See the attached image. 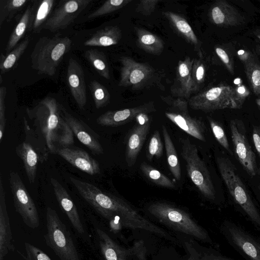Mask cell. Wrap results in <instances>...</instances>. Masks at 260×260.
Here are the masks:
<instances>
[{
    "label": "cell",
    "instance_id": "6da1fadb",
    "mask_svg": "<svg viewBox=\"0 0 260 260\" xmlns=\"http://www.w3.org/2000/svg\"><path fill=\"white\" fill-rule=\"evenodd\" d=\"M62 107L53 98L46 96L26 112L34 128L49 153L56 154L57 150L74 143V134L64 118Z\"/></svg>",
    "mask_w": 260,
    "mask_h": 260
},
{
    "label": "cell",
    "instance_id": "7a4b0ae2",
    "mask_svg": "<svg viewBox=\"0 0 260 260\" xmlns=\"http://www.w3.org/2000/svg\"><path fill=\"white\" fill-rule=\"evenodd\" d=\"M217 165L220 175L235 203L243 216L260 232V212L231 160L218 157Z\"/></svg>",
    "mask_w": 260,
    "mask_h": 260
},
{
    "label": "cell",
    "instance_id": "3957f363",
    "mask_svg": "<svg viewBox=\"0 0 260 260\" xmlns=\"http://www.w3.org/2000/svg\"><path fill=\"white\" fill-rule=\"evenodd\" d=\"M71 44L69 38L62 37L60 34L51 38H40L30 54L31 68L39 74L53 76Z\"/></svg>",
    "mask_w": 260,
    "mask_h": 260
},
{
    "label": "cell",
    "instance_id": "277c9868",
    "mask_svg": "<svg viewBox=\"0 0 260 260\" xmlns=\"http://www.w3.org/2000/svg\"><path fill=\"white\" fill-rule=\"evenodd\" d=\"M148 210L160 222L176 231L203 241H211L207 232L184 210L164 202L151 204Z\"/></svg>",
    "mask_w": 260,
    "mask_h": 260
},
{
    "label": "cell",
    "instance_id": "5b68a950",
    "mask_svg": "<svg viewBox=\"0 0 260 260\" xmlns=\"http://www.w3.org/2000/svg\"><path fill=\"white\" fill-rule=\"evenodd\" d=\"M46 228L45 243L60 260H81L70 232L50 207L46 209Z\"/></svg>",
    "mask_w": 260,
    "mask_h": 260
},
{
    "label": "cell",
    "instance_id": "8992f818",
    "mask_svg": "<svg viewBox=\"0 0 260 260\" xmlns=\"http://www.w3.org/2000/svg\"><path fill=\"white\" fill-rule=\"evenodd\" d=\"M180 142L181 155L186 162L189 178L205 197L215 200L216 193L210 173L199 155L197 147L188 138H182Z\"/></svg>",
    "mask_w": 260,
    "mask_h": 260
},
{
    "label": "cell",
    "instance_id": "52a82bcc",
    "mask_svg": "<svg viewBox=\"0 0 260 260\" xmlns=\"http://www.w3.org/2000/svg\"><path fill=\"white\" fill-rule=\"evenodd\" d=\"M189 107L194 110L211 112L224 109H236L232 86L220 83L190 98Z\"/></svg>",
    "mask_w": 260,
    "mask_h": 260
},
{
    "label": "cell",
    "instance_id": "ba28073f",
    "mask_svg": "<svg viewBox=\"0 0 260 260\" xmlns=\"http://www.w3.org/2000/svg\"><path fill=\"white\" fill-rule=\"evenodd\" d=\"M220 231L228 243L246 260H260V238L241 225L225 220Z\"/></svg>",
    "mask_w": 260,
    "mask_h": 260
},
{
    "label": "cell",
    "instance_id": "9c48e42d",
    "mask_svg": "<svg viewBox=\"0 0 260 260\" xmlns=\"http://www.w3.org/2000/svg\"><path fill=\"white\" fill-rule=\"evenodd\" d=\"M164 101L170 107L165 111V116L174 124L190 136L205 142L206 127L200 119L191 117L188 110V103L183 99L164 97Z\"/></svg>",
    "mask_w": 260,
    "mask_h": 260
},
{
    "label": "cell",
    "instance_id": "30bf717a",
    "mask_svg": "<svg viewBox=\"0 0 260 260\" xmlns=\"http://www.w3.org/2000/svg\"><path fill=\"white\" fill-rule=\"evenodd\" d=\"M9 184L15 211L28 227L38 228L40 221L37 207L17 172L10 171Z\"/></svg>",
    "mask_w": 260,
    "mask_h": 260
},
{
    "label": "cell",
    "instance_id": "8fae6325",
    "mask_svg": "<svg viewBox=\"0 0 260 260\" xmlns=\"http://www.w3.org/2000/svg\"><path fill=\"white\" fill-rule=\"evenodd\" d=\"M230 128L236 157L245 171L251 176L257 173L256 156L247 138L243 122L238 119L230 122Z\"/></svg>",
    "mask_w": 260,
    "mask_h": 260
},
{
    "label": "cell",
    "instance_id": "7c38bea8",
    "mask_svg": "<svg viewBox=\"0 0 260 260\" xmlns=\"http://www.w3.org/2000/svg\"><path fill=\"white\" fill-rule=\"evenodd\" d=\"M92 0H61L45 22L43 29L51 32L66 28Z\"/></svg>",
    "mask_w": 260,
    "mask_h": 260
},
{
    "label": "cell",
    "instance_id": "4fadbf2b",
    "mask_svg": "<svg viewBox=\"0 0 260 260\" xmlns=\"http://www.w3.org/2000/svg\"><path fill=\"white\" fill-rule=\"evenodd\" d=\"M118 86L140 88L153 77L154 70L145 63L137 62L128 56H122Z\"/></svg>",
    "mask_w": 260,
    "mask_h": 260
},
{
    "label": "cell",
    "instance_id": "5bb4252c",
    "mask_svg": "<svg viewBox=\"0 0 260 260\" xmlns=\"http://www.w3.org/2000/svg\"><path fill=\"white\" fill-rule=\"evenodd\" d=\"M137 124L130 132L126 145L125 159L129 167L133 166L150 128V120L147 113L139 115Z\"/></svg>",
    "mask_w": 260,
    "mask_h": 260
},
{
    "label": "cell",
    "instance_id": "9a60e30c",
    "mask_svg": "<svg viewBox=\"0 0 260 260\" xmlns=\"http://www.w3.org/2000/svg\"><path fill=\"white\" fill-rule=\"evenodd\" d=\"M154 103L150 102L143 105L114 111H108L101 115L96 120V123L105 126H118L125 124L143 113L155 112Z\"/></svg>",
    "mask_w": 260,
    "mask_h": 260
},
{
    "label": "cell",
    "instance_id": "2e32d148",
    "mask_svg": "<svg viewBox=\"0 0 260 260\" xmlns=\"http://www.w3.org/2000/svg\"><path fill=\"white\" fill-rule=\"evenodd\" d=\"M208 16L212 23L222 27L235 26L245 21L237 8L224 0L215 2L209 8Z\"/></svg>",
    "mask_w": 260,
    "mask_h": 260
},
{
    "label": "cell",
    "instance_id": "e0dca14e",
    "mask_svg": "<svg viewBox=\"0 0 260 260\" xmlns=\"http://www.w3.org/2000/svg\"><path fill=\"white\" fill-rule=\"evenodd\" d=\"M56 154L65 159L73 166L90 175L100 173L99 162L85 150L75 146H68L59 149Z\"/></svg>",
    "mask_w": 260,
    "mask_h": 260
},
{
    "label": "cell",
    "instance_id": "ac0fdd59",
    "mask_svg": "<svg viewBox=\"0 0 260 260\" xmlns=\"http://www.w3.org/2000/svg\"><path fill=\"white\" fill-rule=\"evenodd\" d=\"M67 78L72 96L78 107L83 109L87 102L84 73L80 64L72 57L68 64Z\"/></svg>",
    "mask_w": 260,
    "mask_h": 260
},
{
    "label": "cell",
    "instance_id": "d6986e66",
    "mask_svg": "<svg viewBox=\"0 0 260 260\" xmlns=\"http://www.w3.org/2000/svg\"><path fill=\"white\" fill-rule=\"evenodd\" d=\"M62 112L64 119L78 140L93 153L103 154L104 150L98 136H94L93 133L90 131V129L84 122L69 113L63 107Z\"/></svg>",
    "mask_w": 260,
    "mask_h": 260
},
{
    "label": "cell",
    "instance_id": "ffe728a7",
    "mask_svg": "<svg viewBox=\"0 0 260 260\" xmlns=\"http://www.w3.org/2000/svg\"><path fill=\"white\" fill-rule=\"evenodd\" d=\"M55 198L61 209L66 213L73 228L80 234L84 230L77 208L66 188L54 178H50Z\"/></svg>",
    "mask_w": 260,
    "mask_h": 260
},
{
    "label": "cell",
    "instance_id": "44dd1931",
    "mask_svg": "<svg viewBox=\"0 0 260 260\" xmlns=\"http://www.w3.org/2000/svg\"><path fill=\"white\" fill-rule=\"evenodd\" d=\"M10 219L7 210L6 194L2 177H0V260H4L9 251L15 247L12 243Z\"/></svg>",
    "mask_w": 260,
    "mask_h": 260
},
{
    "label": "cell",
    "instance_id": "7402d4cb",
    "mask_svg": "<svg viewBox=\"0 0 260 260\" xmlns=\"http://www.w3.org/2000/svg\"><path fill=\"white\" fill-rule=\"evenodd\" d=\"M193 59L187 56L178 61L176 70V78L171 90L179 98L188 99L193 92L191 70Z\"/></svg>",
    "mask_w": 260,
    "mask_h": 260
},
{
    "label": "cell",
    "instance_id": "603a6c76",
    "mask_svg": "<svg viewBox=\"0 0 260 260\" xmlns=\"http://www.w3.org/2000/svg\"><path fill=\"white\" fill-rule=\"evenodd\" d=\"M164 15L176 32L201 55L202 43L187 21L181 15L171 11L165 12Z\"/></svg>",
    "mask_w": 260,
    "mask_h": 260
},
{
    "label": "cell",
    "instance_id": "cb8c5ba5",
    "mask_svg": "<svg viewBox=\"0 0 260 260\" xmlns=\"http://www.w3.org/2000/svg\"><path fill=\"white\" fill-rule=\"evenodd\" d=\"M55 0L36 1L31 7V14L28 31L39 34L52 12Z\"/></svg>",
    "mask_w": 260,
    "mask_h": 260
},
{
    "label": "cell",
    "instance_id": "d4e9b609",
    "mask_svg": "<svg viewBox=\"0 0 260 260\" xmlns=\"http://www.w3.org/2000/svg\"><path fill=\"white\" fill-rule=\"evenodd\" d=\"M16 153L22 160L28 181L30 184L35 182L40 158L38 153L26 141L19 144L15 148Z\"/></svg>",
    "mask_w": 260,
    "mask_h": 260
},
{
    "label": "cell",
    "instance_id": "484cf974",
    "mask_svg": "<svg viewBox=\"0 0 260 260\" xmlns=\"http://www.w3.org/2000/svg\"><path fill=\"white\" fill-rule=\"evenodd\" d=\"M96 231L100 248L106 260H127L126 249L119 246L104 231L100 229Z\"/></svg>",
    "mask_w": 260,
    "mask_h": 260
},
{
    "label": "cell",
    "instance_id": "4316f807",
    "mask_svg": "<svg viewBox=\"0 0 260 260\" xmlns=\"http://www.w3.org/2000/svg\"><path fill=\"white\" fill-rule=\"evenodd\" d=\"M122 31L116 25L108 26L100 29L84 43L86 46L107 47L119 43Z\"/></svg>",
    "mask_w": 260,
    "mask_h": 260
},
{
    "label": "cell",
    "instance_id": "83f0119b",
    "mask_svg": "<svg viewBox=\"0 0 260 260\" xmlns=\"http://www.w3.org/2000/svg\"><path fill=\"white\" fill-rule=\"evenodd\" d=\"M138 46L148 53L159 55L164 49L162 40L154 34L142 28L136 27Z\"/></svg>",
    "mask_w": 260,
    "mask_h": 260
},
{
    "label": "cell",
    "instance_id": "f1b7e54d",
    "mask_svg": "<svg viewBox=\"0 0 260 260\" xmlns=\"http://www.w3.org/2000/svg\"><path fill=\"white\" fill-rule=\"evenodd\" d=\"M168 165L172 174L177 180L181 177V168L177 151L166 126H162Z\"/></svg>",
    "mask_w": 260,
    "mask_h": 260
},
{
    "label": "cell",
    "instance_id": "f546056e",
    "mask_svg": "<svg viewBox=\"0 0 260 260\" xmlns=\"http://www.w3.org/2000/svg\"><path fill=\"white\" fill-rule=\"evenodd\" d=\"M31 14V7L29 5L10 36L6 47V54L18 45V42L24 36L26 31L28 30Z\"/></svg>",
    "mask_w": 260,
    "mask_h": 260
},
{
    "label": "cell",
    "instance_id": "4dcf8cb0",
    "mask_svg": "<svg viewBox=\"0 0 260 260\" xmlns=\"http://www.w3.org/2000/svg\"><path fill=\"white\" fill-rule=\"evenodd\" d=\"M84 57L100 76L108 80L110 79L108 63L103 52L96 49L88 50L84 52Z\"/></svg>",
    "mask_w": 260,
    "mask_h": 260
},
{
    "label": "cell",
    "instance_id": "1f68e13d",
    "mask_svg": "<svg viewBox=\"0 0 260 260\" xmlns=\"http://www.w3.org/2000/svg\"><path fill=\"white\" fill-rule=\"evenodd\" d=\"M28 2L27 0H1L0 26L5 22H10Z\"/></svg>",
    "mask_w": 260,
    "mask_h": 260
},
{
    "label": "cell",
    "instance_id": "d6a6232c",
    "mask_svg": "<svg viewBox=\"0 0 260 260\" xmlns=\"http://www.w3.org/2000/svg\"><path fill=\"white\" fill-rule=\"evenodd\" d=\"M30 40V36H27L12 51L6 54L3 62L0 64L1 74H6L16 66L17 61L28 46Z\"/></svg>",
    "mask_w": 260,
    "mask_h": 260
},
{
    "label": "cell",
    "instance_id": "836d02e7",
    "mask_svg": "<svg viewBox=\"0 0 260 260\" xmlns=\"http://www.w3.org/2000/svg\"><path fill=\"white\" fill-rule=\"evenodd\" d=\"M140 169L144 175L157 185L170 188H175V184L172 180L146 162L141 163Z\"/></svg>",
    "mask_w": 260,
    "mask_h": 260
},
{
    "label": "cell",
    "instance_id": "e575fe53",
    "mask_svg": "<svg viewBox=\"0 0 260 260\" xmlns=\"http://www.w3.org/2000/svg\"><path fill=\"white\" fill-rule=\"evenodd\" d=\"M250 87L255 95L260 94V62L256 59L243 64Z\"/></svg>",
    "mask_w": 260,
    "mask_h": 260
},
{
    "label": "cell",
    "instance_id": "d590c367",
    "mask_svg": "<svg viewBox=\"0 0 260 260\" xmlns=\"http://www.w3.org/2000/svg\"><path fill=\"white\" fill-rule=\"evenodd\" d=\"M89 88L96 109L103 108L109 103L110 94L103 85L93 80L90 82Z\"/></svg>",
    "mask_w": 260,
    "mask_h": 260
},
{
    "label": "cell",
    "instance_id": "8d00e7d4",
    "mask_svg": "<svg viewBox=\"0 0 260 260\" xmlns=\"http://www.w3.org/2000/svg\"><path fill=\"white\" fill-rule=\"evenodd\" d=\"M132 0H109L90 13L88 18L93 19L103 16L117 11L125 6Z\"/></svg>",
    "mask_w": 260,
    "mask_h": 260
},
{
    "label": "cell",
    "instance_id": "74e56055",
    "mask_svg": "<svg viewBox=\"0 0 260 260\" xmlns=\"http://www.w3.org/2000/svg\"><path fill=\"white\" fill-rule=\"evenodd\" d=\"M206 67L201 59L194 58L191 70V78L193 92L201 89L205 82Z\"/></svg>",
    "mask_w": 260,
    "mask_h": 260
},
{
    "label": "cell",
    "instance_id": "f35d334b",
    "mask_svg": "<svg viewBox=\"0 0 260 260\" xmlns=\"http://www.w3.org/2000/svg\"><path fill=\"white\" fill-rule=\"evenodd\" d=\"M163 153V144L158 130L154 132L151 136L147 148L146 156L148 160L151 161L154 157L159 158Z\"/></svg>",
    "mask_w": 260,
    "mask_h": 260
},
{
    "label": "cell",
    "instance_id": "ab89813d",
    "mask_svg": "<svg viewBox=\"0 0 260 260\" xmlns=\"http://www.w3.org/2000/svg\"><path fill=\"white\" fill-rule=\"evenodd\" d=\"M211 129L218 143L224 148L230 154L233 155L228 139L225 132L221 125L217 121L211 117H207Z\"/></svg>",
    "mask_w": 260,
    "mask_h": 260
},
{
    "label": "cell",
    "instance_id": "60d3db41",
    "mask_svg": "<svg viewBox=\"0 0 260 260\" xmlns=\"http://www.w3.org/2000/svg\"><path fill=\"white\" fill-rule=\"evenodd\" d=\"M216 54L223 63L228 71L232 75L234 74L233 53L227 47L222 45H217L214 48Z\"/></svg>",
    "mask_w": 260,
    "mask_h": 260
},
{
    "label": "cell",
    "instance_id": "b9f144b4",
    "mask_svg": "<svg viewBox=\"0 0 260 260\" xmlns=\"http://www.w3.org/2000/svg\"><path fill=\"white\" fill-rule=\"evenodd\" d=\"M233 87L236 109H240L246 99L249 95L250 91L247 87L242 83L241 81Z\"/></svg>",
    "mask_w": 260,
    "mask_h": 260
},
{
    "label": "cell",
    "instance_id": "7bdbcfd3",
    "mask_svg": "<svg viewBox=\"0 0 260 260\" xmlns=\"http://www.w3.org/2000/svg\"><path fill=\"white\" fill-rule=\"evenodd\" d=\"M24 246L26 260H52L44 251L32 244L25 242Z\"/></svg>",
    "mask_w": 260,
    "mask_h": 260
},
{
    "label": "cell",
    "instance_id": "ee69618b",
    "mask_svg": "<svg viewBox=\"0 0 260 260\" xmlns=\"http://www.w3.org/2000/svg\"><path fill=\"white\" fill-rule=\"evenodd\" d=\"M188 260H236L214 250H207L191 256Z\"/></svg>",
    "mask_w": 260,
    "mask_h": 260
},
{
    "label": "cell",
    "instance_id": "f6af8a7d",
    "mask_svg": "<svg viewBox=\"0 0 260 260\" xmlns=\"http://www.w3.org/2000/svg\"><path fill=\"white\" fill-rule=\"evenodd\" d=\"M7 89L5 86L0 88V143L2 142L5 131L6 118L5 115V99Z\"/></svg>",
    "mask_w": 260,
    "mask_h": 260
},
{
    "label": "cell",
    "instance_id": "bcb514c9",
    "mask_svg": "<svg viewBox=\"0 0 260 260\" xmlns=\"http://www.w3.org/2000/svg\"><path fill=\"white\" fill-rule=\"evenodd\" d=\"M159 2L158 0H142L138 4L136 11L144 16H149L154 12Z\"/></svg>",
    "mask_w": 260,
    "mask_h": 260
},
{
    "label": "cell",
    "instance_id": "7dc6e473",
    "mask_svg": "<svg viewBox=\"0 0 260 260\" xmlns=\"http://www.w3.org/2000/svg\"><path fill=\"white\" fill-rule=\"evenodd\" d=\"M126 250L128 257L135 256L140 260H146V248L142 241L136 242L131 248Z\"/></svg>",
    "mask_w": 260,
    "mask_h": 260
},
{
    "label": "cell",
    "instance_id": "c3c4849f",
    "mask_svg": "<svg viewBox=\"0 0 260 260\" xmlns=\"http://www.w3.org/2000/svg\"><path fill=\"white\" fill-rule=\"evenodd\" d=\"M235 54L237 57L242 61L243 64L256 59L255 56L246 49L239 48L236 49Z\"/></svg>",
    "mask_w": 260,
    "mask_h": 260
},
{
    "label": "cell",
    "instance_id": "681fc988",
    "mask_svg": "<svg viewBox=\"0 0 260 260\" xmlns=\"http://www.w3.org/2000/svg\"><path fill=\"white\" fill-rule=\"evenodd\" d=\"M252 137L254 146L260 158V125L253 126Z\"/></svg>",
    "mask_w": 260,
    "mask_h": 260
},
{
    "label": "cell",
    "instance_id": "f907efd6",
    "mask_svg": "<svg viewBox=\"0 0 260 260\" xmlns=\"http://www.w3.org/2000/svg\"><path fill=\"white\" fill-rule=\"evenodd\" d=\"M254 36L260 41V28L256 29L253 31Z\"/></svg>",
    "mask_w": 260,
    "mask_h": 260
},
{
    "label": "cell",
    "instance_id": "816d5d0a",
    "mask_svg": "<svg viewBox=\"0 0 260 260\" xmlns=\"http://www.w3.org/2000/svg\"><path fill=\"white\" fill-rule=\"evenodd\" d=\"M256 104L257 105L258 107L260 109V96L258 97L255 101Z\"/></svg>",
    "mask_w": 260,
    "mask_h": 260
},
{
    "label": "cell",
    "instance_id": "f5cc1de1",
    "mask_svg": "<svg viewBox=\"0 0 260 260\" xmlns=\"http://www.w3.org/2000/svg\"><path fill=\"white\" fill-rule=\"evenodd\" d=\"M2 83V74L0 75V84H1Z\"/></svg>",
    "mask_w": 260,
    "mask_h": 260
},
{
    "label": "cell",
    "instance_id": "db71d44e",
    "mask_svg": "<svg viewBox=\"0 0 260 260\" xmlns=\"http://www.w3.org/2000/svg\"><path fill=\"white\" fill-rule=\"evenodd\" d=\"M258 191L259 194V200H260V184L258 186Z\"/></svg>",
    "mask_w": 260,
    "mask_h": 260
}]
</instances>
